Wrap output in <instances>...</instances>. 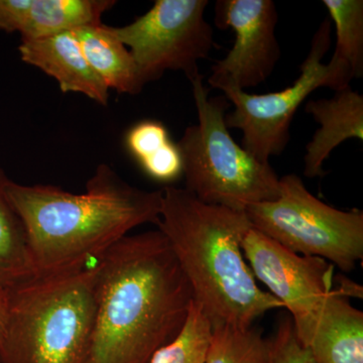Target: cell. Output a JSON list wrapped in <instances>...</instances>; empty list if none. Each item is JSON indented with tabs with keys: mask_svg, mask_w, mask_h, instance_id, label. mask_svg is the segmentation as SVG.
I'll use <instances>...</instances> for the list:
<instances>
[{
	"mask_svg": "<svg viewBox=\"0 0 363 363\" xmlns=\"http://www.w3.org/2000/svg\"><path fill=\"white\" fill-rule=\"evenodd\" d=\"M88 363H149L183 328L193 293L164 234L126 235L97 259Z\"/></svg>",
	"mask_w": 363,
	"mask_h": 363,
	"instance_id": "1",
	"label": "cell"
},
{
	"mask_svg": "<svg viewBox=\"0 0 363 363\" xmlns=\"http://www.w3.org/2000/svg\"><path fill=\"white\" fill-rule=\"evenodd\" d=\"M6 194L23 222L35 277H49L84 269L131 229L157 224L162 190L136 188L100 164L82 194L11 180Z\"/></svg>",
	"mask_w": 363,
	"mask_h": 363,
	"instance_id": "2",
	"label": "cell"
},
{
	"mask_svg": "<svg viewBox=\"0 0 363 363\" xmlns=\"http://www.w3.org/2000/svg\"><path fill=\"white\" fill-rule=\"evenodd\" d=\"M162 190L157 229L185 274L193 300L211 324L250 327L283 305L257 285L241 250L252 228L245 211L207 204L187 189Z\"/></svg>",
	"mask_w": 363,
	"mask_h": 363,
	"instance_id": "3",
	"label": "cell"
},
{
	"mask_svg": "<svg viewBox=\"0 0 363 363\" xmlns=\"http://www.w3.org/2000/svg\"><path fill=\"white\" fill-rule=\"evenodd\" d=\"M95 314V267L28 279L9 293L0 363H88Z\"/></svg>",
	"mask_w": 363,
	"mask_h": 363,
	"instance_id": "4",
	"label": "cell"
},
{
	"mask_svg": "<svg viewBox=\"0 0 363 363\" xmlns=\"http://www.w3.org/2000/svg\"><path fill=\"white\" fill-rule=\"evenodd\" d=\"M197 123L177 145L183 160L185 189L207 204L245 211L279 196V178L233 140L225 121L226 97H210L202 75L191 81Z\"/></svg>",
	"mask_w": 363,
	"mask_h": 363,
	"instance_id": "5",
	"label": "cell"
},
{
	"mask_svg": "<svg viewBox=\"0 0 363 363\" xmlns=\"http://www.w3.org/2000/svg\"><path fill=\"white\" fill-rule=\"evenodd\" d=\"M252 228L298 255L350 272L363 257V212L342 211L308 191L296 174L279 178V196L245 210Z\"/></svg>",
	"mask_w": 363,
	"mask_h": 363,
	"instance_id": "6",
	"label": "cell"
},
{
	"mask_svg": "<svg viewBox=\"0 0 363 363\" xmlns=\"http://www.w3.org/2000/svg\"><path fill=\"white\" fill-rule=\"evenodd\" d=\"M331 28L329 18L322 21L300 75L290 87L260 95L236 87L220 90L234 106L226 114L227 128L242 133L241 147L259 161L269 162L286 150L294 116L312 92L322 87L338 91L350 86L353 78L347 68L332 59L328 64L322 62L330 48Z\"/></svg>",
	"mask_w": 363,
	"mask_h": 363,
	"instance_id": "7",
	"label": "cell"
},
{
	"mask_svg": "<svg viewBox=\"0 0 363 363\" xmlns=\"http://www.w3.org/2000/svg\"><path fill=\"white\" fill-rule=\"evenodd\" d=\"M208 0H157L130 25L111 32L135 60L145 85L167 71L182 72L193 81L199 63L214 48V28L205 18Z\"/></svg>",
	"mask_w": 363,
	"mask_h": 363,
	"instance_id": "8",
	"label": "cell"
},
{
	"mask_svg": "<svg viewBox=\"0 0 363 363\" xmlns=\"http://www.w3.org/2000/svg\"><path fill=\"white\" fill-rule=\"evenodd\" d=\"M241 250L255 279L290 313L297 337L304 342L334 288L333 264L298 255L252 227L242 238Z\"/></svg>",
	"mask_w": 363,
	"mask_h": 363,
	"instance_id": "9",
	"label": "cell"
},
{
	"mask_svg": "<svg viewBox=\"0 0 363 363\" xmlns=\"http://www.w3.org/2000/svg\"><path fill=\"white\" fill-rule=\"evenodd\" d=\"M215 26L231 28L233 47L212 66L208 84L215 89L257 87L271 77L281 59L276 37L279 13L272 0H217Z\"/></svg>",
	"mask_w": 363,
	"mask_h": 363,
	"instance_id": "10",
	"label": "cell"
},
{
	"mask_svg": "<svg viewBox=\"0 0 363 363\" xmlns=\"http://www.w3.org/2000/svg\"><path fill=\"white\" fill-rule=\"evenodd\" d=\"M18 52L25 63L54 78L62 92L80 93L98 104L108 105V87L88 63L74 30L21 40Z\"/></svg>",
	"mask_w": 363,
	"mask_h": 363,
	"instance_id": "11",
	"label": "cell"
},
{
	"mask_svg": "<svg viewBox=\"0 0 363 363\" xmlns=\"http://www.w3.org/2000/svg\"><path fill=\"white\" fill-rule=\"evenodd\" d=\"M305 111L319 128L306 147L304 176L323 177L324 162L339 145L351 138L363 140V95L347 86L333 97L310 100Z\"/></svg>",
	"mask_w": 363,
	"mask_h": 363,
	"instance_id": "12",
	"label": "cell"
},
{
	"mask_svg": "<svg viewBox=\"0 0 363 363\" xmlns=\"http://www.w3.org/2000/svg\"><path fill=\"white\" fill-rule=\"evenodd\" d=\"M302 344L315 363H363V313L340 289H332Z\"/></svg>",
	"mask_w": 363,
	"mask_h": 363,
	"instance_id": "13",
	"label": "cell"
},
{
	"mask_svg": "<svg viewBox=\"0 0 363 363\" xmlns=\"http://www.w3.org/2000/svg\"><path fill=\"white\" fill-rule=\"evenodd\" d=\"M114 0H18L16 33L35 40L101 23Z\"/></svg>",
	"mask_w": 363,
	"mask_h": 363,
	"instance_id": "14",
	"label": "cell"
},
{
	"mask_svg": "<svg viewBox=\"0 0 363 363\" xmlns=\"http://www.w3.org/2000/svg\"><path fill=\"white\" fill-rule=\"evenodd\" d=\"M88 63L108 89L121 94L142 92L145 83L130 50L121 42L111 26H85L74 30Z\"/></svg>",
	"mask_w": 363,
	"mask_h": 363,
	"instance_id": "15",
	"label": "cell"
},
{
	"mask_svg": "<svg viewBox=\"0 0 363 363\" xmlns=\"http://www.w3.org/2000/svg\"><path fill=\"white\" fill-rule=\"evenodd\" d=\"M9 181L0 168V292L6 293L35 278L23 222L7 197Z\"/></svg>",
	"mask_w": 363,
	"mask_h": 363,
	"instance_id": "16",
	"label": "cell"
},
{
	"mask_svg": "<svg viewBox=\"0 0 363 363\" xmlns=\"http://www.w3.org/2000/svg\"><path fill=\"white\" fill-rule=\"evenodd\" d=\"M335 25L336 45L332 60L350 70L353 79L363 76L362 0H324Z\"/></svg>",
	"mask_w": 363,
	"mask_h": 363,
	"instance_id": "17",
	"label": "cell"
},
{
	"mask_svg": "<svg viewBox=\"0 0 363 363\" xmlns=\"http://www.w3.org/2000/svg\"><path fill=\"white\" fill-rule=\"evenodd\" d=\"M269 339L255 327L212 324L205 363H267Z\"/></svg>",
	"mask_w": 363,
	"mask_h": 363,
	"instance_id": "18",
	"label": "cell"
},
{
	"mask_svg": "<svg viewBox=\"0 0 363 363\" xmlns=\"http://www.w3.org/2000/svg\"><path fill=\"white\" fill-rule=\"evenodd\" d=\"M211 333L209 318L193 300L183 328L154 353L149 363H205Z\"/></svg>",
	"mask_w": 363,
	"mask_h": 363,
	"instance_id": "19",
	"label": "cell"
},
{
	"mask_svg": "<svg viewBox=\"0 0 363 363\" xmlns=\"http://www.w3.org/2000/svg\"><path fill=\"white\" fill-rule=\"evenodd\" d=\"M171 140L166 126L157 121H143L131 126L124 143L128 152L140 162L161 150Z\"/></svg>",
	"mask_w": 363,
	"mask_h": 363,
	"instance_id": "20",
	"label": "cell"
},
{
	"mask_svg": "<svg viewBox=\"0 0 363 363\" xmlns=\"http://www.w3.org/2000/svg\"><path fill=\"white\" fill-rule=\"evenodd\" d=\"M267 363H315L310 351L298 340L291 317L279 321L269 339Z\"/></svg>",
	"mask_w": 363,
	"mask_h": 363,
	"instance_id": "21",
	"label": "cell"
},
{
	"mask_svg": "<svg viewBox=\"0 0 363 363\" xmlns=\"http://www.w3.org/2000/svg\"><path fill=\"white\" fill-rule=\"evenodd\" d=\"M150 178L161 183H172L183 176V160L177 143L169 140L166 145L143 161L138 162Z\"/></svg>",
	"mask_w": 363,
	"mask_h": 363,
	"instance_id": "22",
	"label": "cell"
},
{
	"mask_svg": "<svg viewBox=\"0 0 363 363\" xmlns=\"http://www.w3.org/2000/svg\"><path fill=\"white\" fill-rule=\"evenodd\" d=\"M7 311H9V293L0 292V340L6 328Z\"/></svg>",
	"mask_w": 363,
	"mask_h": 363,
	"instance_id": "23",
	"label": "cell"
}]
</instances>
